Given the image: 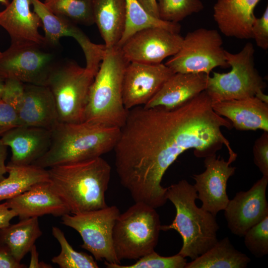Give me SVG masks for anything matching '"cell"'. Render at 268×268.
I'll return each instance as SVG.
<instances>
[{
  "instance_id": "45",
  "label": "cell",
  "mask_w": 268,
  "mask_h": 268,
  "mask_svg": "<svg viewBox=\"0 0 268 268\" xmlns=\"http://www.w3.org/2000/svg\"><path fill=\"white\" fill-rule=\"evenodd\" d=\"M1 55H2V53L0 52V57H1Z\"/></svg>"
},
{
  "instance_id": "27",
  "label": "cell",
  "mask_w": 268,
  "mask_h": 268,
  "mask_svg": "<svg viewBox=\"0 0 268 268\" xmlns=\"http://www.w3.org/2000/svg\"><path fill=\"white\" fill-rule=\"evenodd\" d=\"M125 0L126 15L125 28L118 47H120L134 34L144 29L162 28L179 33L181 25L179 23L164 21L150 15L137 0Z\"/></svg>"
},
{
  "instance_id": "17",
  "label": "cell",
  "mask_w": 268,
  "mask_h": 268,
  "mask_svg": "<svg viewBox=\"0 0 268 268\" xmlns=\"http://www.w3.org/2000/svg\"><path fill=\"white\" fill-rule=\"evenodd\" d=\"M16 114L18 126L51 130L59 122L54 96L46 85L24 83L23 98Z\"/></svg>"
},
{
  "instance_id": "6",
  "label": "cell",
  "mask_w": 268,
  "mask_h": 268,
  "mask_svg": "<svg viewBox=\"0 0 268 268\" xmlns=\"http://www.w3.org/2000/svg\"><path fill=\"white\" fill-rule=\"evenodd\" d=\"M156 208L135 202L120 213L113 230V244L117 259L138 260L155 250L161 231Z\"/></svg>"
},
{
  "instance_id": "29",
  "label": "cell",
  "mask_w": 268,
  "mask_h": 268,
  "mask_svg": "<svg viewBox=\"0 0 268 268\" xmlns=\"http://www.w3.org/2000/svg\"><path fill=\"white\" fill-rule=\"evenodd\" d=\"M43 3L53 13L74 23L86 26L94 23L92 0H45Z\"/></svg>"
},
{
  "instance_id": "40",
  "label": "cell",
  "mask_w": 268,
  "mask_h": 268,
  "mask_svg": "<svg viewBox=\"0 0 268 268\" xmlns=\"http://www.w3.org/2000/svg\"><path fill=\"white\" fill-rule=\"evenodd\" d=\"M7 148L1 139L0 138V182L4 178V175L7 173L6 165L5 161L7 157Z\"/></svg>"
},
{
  "instance_id": "36",
  "label": "cell",
  "mask_w": 268,
  "mask_h": 268,
  "mask_svg": "<svg viewBox=\"0 0 268 268\" xmlns=\"http://www.w3.org/2000/svg\"><path fill=\"white\" fill-rule=\"evenodd\" d=\"M252 38L260 48L268 49V6L260 18L256 17L252 27Z\"/></svg>"
},
{
  "instance_id": "13",
  "label": "cell",
  "mask_w": 268,
  "mask_h": 268,
  "mask_svg": "<svg viewBox=\"0 0 268 268\" xmlns=\"http://www.w3.org/2000/svg\"><path fill=\"white\" fill-rule=\"evenodd\" d=\"M234 161L228 158L225 161L216 154L204 158L205 170L199 174H193L198 198L201 202V207L216 216L224 210L229 199L227 194V184L235 172L236 167L231 164Z\"/></svg>"
},
{
  "instance_id": "33",
  "label": "cell",
  "mask_w": 268,
  "mask_h": 268,
  "mask_svg": "<svg viewBox=\"0 0 268 268\" xmlns=\"http://www.w3.org/2000/svg\"><path fill=\"white\" fill-rule=\"evenodd\" d=\"M246 247L255 257L261 258L268 254V215L251 227L245 234Z\"/></svg>"
},
{
  "instance_id": "39",
  "label": "cell",
  "mask_w": 268,
  "mask_h": 268,
  "mask_svg": "<svg viewBox=\"0 0 268 268\" xmlns=\"http://www.w3.org/2000/svg\"><path fill=\"white\" fill-rule=\"evenodd\" d=\"M15 216L16 213L8 207L5 202L0 203V229L9 225L10 220Z\"/></svg>"
},
{
  "instance_id": "14",
  "label": "cell",
  "mask_w": 268,
  "mask_h": 268,
  "mask_svg": "<svg viewBox=\"0 0 268 268\" xmlns=\"http://www.w3.org/2000/svg\"><path fill=\"white\" fill-rule=\"evenodd\" d=\"M174 73L165 64L130 62L124 73L122 96L128 110L145 105Z\"/></svg>"
},
{
  "instance_id": "20",
  "label": "cell",
  "mask_w": 268,
  "mask_h": 268,
  "mask_svg": "<svg viewBox=\"0 0 268 268\" xmlns=\"http://www.w3.org/2000/svg\"><path fill=\"white\" fill-rule=\"evenodd\" d=\"M261 0H217L213 18L224 35L240 39L252 38L254 11Z\"/></svg>"
},
{
  "instance_id": "34",
  "label": "cell",
  "mask_w": 268,
  "mask_h": 268,
  "mask_svg": "<svg viewBox=\"0 0 268 268\" xmlns=\"http://www.w3.org/2000/svg\"><path fill=\"white\" fill-rule=\"evenodd\" d=\"M24 92V83L14 78H6L1 100L11 106L16 112L22 101Z\"/></svg>"
},
{
  "instance_id": "24",
  "label": "cell",
  "mask_w": 268,
  "mask_h": 268,
  "mask_svg": "<svg viewBox=\"0 0 268 268\" xmlns=\"http://www.w3.org/2000/svg\"><path fill=\"white\" fill-rule=\"evenodd\" d=\"M6 178L0 182V201L14 198L25 192L33 186L49 182L48 170L34 165H6Z\"/></svg>"
},
{
  "instance_id": "41",
  "label": "cell",
  "mask_w": 268,
  "mask_h": 268,
  "mask_svg": "<svg viewBox=\"0 0 268 268\" xmlns=\"http://www.w3.org/2000/svg\"><path fill=\"white\" fill-rule=\"evenodd\" d=\"M31 260L29 268H52L51 265L44 262H39L38 259V253L34 245L30 250Z\"/></svg>"
},
{
  "instance_id": "7",
  "label": "cell",
  "mask_w": 268,
  "mask_h": 268,
  "mask_svg": "<svg viewBox=\"0 0 268 268\" xmlns=\"http://www.w3.org/2000/svg\"><path fill=\"white\" fill-rule=\"evenodd\" d=\"M227 62L231 67L226 73L213 72L207 77L205 91L212 103L256 97L268 103L264 93L266 83L255 67V49L247 43L238 53L225 50Z\"/></svg>"
},
{
  "instance_id": "1",
  "label": "cell",
  "mask_w": 268,
  "mask_h": 268,
  "mask_svg": "<svg viewBox=\"0 0 268 268\" xmlns=\"http://www.w3.org/2000/svg\"><path fill=\"white\" fill-rule=\"evenodd\" d=\"M205 91L174 109L137 106L128 111L114 148L120 183L134 202L155 208L167 202L161 183L168 168L184 151L198 158L216 154L223 145L236 158L222 129L233 128L216 113Z\"/></svg>"
},
{
  "instance_id": "44",
  "label": "cell",
  "mask_w": 268,
  "mask_h": 268,
  "mask_svg": "<svg viewBox=\"0 0 268 268\" xmlns=\"http://www.w3.org/2000/svg\"><path fill=\"white\" fill-rule=\"evenodd\" d=\"M0 2L6 6H7L9 3L8 0H0Z\"/></svg>"
},
{
  "instance_id": "37",
  "label": "cell",
  "mask_w": 268,
  "mask_h": 268,
  "mask_svg": "<svg viewBox=\"0 0 268 268\" xmlns=\"http://www.w3.org/2000/svg\"><path fill=\"white\" fill-rule=\"evenodd\" d=\"M18 126L15 110L9 104L0 100V136Z\"/></svg>"
},
{
  "instance_id": "32",
  "label": "cell",
  "mask_w": 268,
  "mask_h": 268,
  "mask_svg": "<svg viewBox=\"0 0 268 268\" xmlns=\"http://www.w3.org/2000/svg\"><path fill=\"white\" fill-rule=\"evenodd\" d=\"M187 263L186 258L179 254L164 257L155 251L142 257L135 263L130 265H121L106 261L104 262L107 268H185Z\"/></svg>"
},
{
  "instance_id": "11",
  "label": "cell",
  "mask_w": 268,
  "mask_h": 268,
  "mask_svg": "<svg viewBox=\"0 0 268 268\" xmlns=\"http://www.w3.org/2000/svg\"><path fill=\"white\" fill-rule=\"evenodd\" d=\"M47 46L36 44H11L0 57V75L24 83L46 85L57 64L54 54Z\"/></svg>"
},
{
  "instance_id": "4",
  "label": "cell",
  "mask_w": 268,
  "mask_h": 268,
  "mask_svg": "<svg viewBox=\"0 0 268 268\" xmlns=\"http://www.w3.org/2000/svg\"><path fill=\"white\" fill-rule=\"evenodd\" d=\"M166 197L174 204L176 215L170 224L161 225V230L177 231L183 240L178 254L193 260L218 241L219 227L215 216L196 205L197 191L185 179L167 187Z\"/></svg>"
},
{
  "instance_id": "5",
  "label": "cell",
  "mask_w": 268,
  "mask_h": 268,
  "mask_svg": "<svg viewBox=\"0 0 268 268\" xmlns=\"http://www.w3.org/2000/svg\"><path fill=\"white\" fill-rule=\"evenodd\" d=\"M120 48L107 49L91 85L84 121L121 128L128 111L122 96L124 73L129 64Z\"/></svg>"
},
{
  "instance_id": "3",
  "label": "cell",
  "mask_w": 268,
  "mask_h": 268,
  "mask_svg": "<svg viewBox=\"0 0 268 268\" xmlns=\"http://www.w3.org/2000/svg\"><path fill=\"white\" fill-rule=\"evenodd\" d=\"M51 131L48 150L33 164L45 169L101 157L114 149L120 133V128L85 121L59 122Z\"/></svg>"
},
{
  "instance_id": "30",
  "label": "cell",
  "mask_w": 268,
  "mask_h": 268,
  "mask_svg": "<svg viewBox=\"0 0 268 268\" xmlns=\"http://www.w3.org/2000/svg\"><path fill=\"white\" fill-rule=\"evenodd\" d=\"M52 234L61 246L60 254L52 262L61 268H98L94 257L83 252L74 250L67 241L64 232L56 226L52 227Z\"/></svg>"
},
{
  "instance_id": "31",
  "label": "cell",
  "mask_w": 268,
  "mask_h": 268,
  "mask_svg": "<svg viewBox=\"0 0 268 268\" xmlns=\"http://www.w3.org/2000/svg\"><path fill=\"white\" fill-rule=\"evenodd\" d=\"M158 16L164 21L178 23L203 9L200 0H156Z\"/></svg>"
},
{
  "instance_id": "19",
  "label": "cell",
  "mask_w": 268,
  "mask_h": 268,
  "mask_svg": "<svg viewBox=\"0 0 268 268\" xmlns=\"http://www.w3.org/2000/svg\"><path fill=\"white\" fill-rule=\"evenodd\" d=\"M31 0H12L0 11V26L9 34L12 44H36L46 45L39 32L41 21L30 10Z\"/></svg>"
},
{
  "instance_id": "35",
  "label": "cell",
  "mask_w": 268,
  "mask_h": 268,
  "mask_svg": "<svg viewBox=\"0 0 268 268\" xmlns=\"http://www.w3.org/2000/svg\"><path fill=\"white\" fill-rule=\"evenodd\" d=\"M253 153L255 164L263 176L268 177V132L264 131L255 140Z\"/></svg>"
},
{
  "instance_id": "18",
  "label": "cell",
  "mask_w": 268,
  "mask_h": 268,
  "mask_svg": "<svg viewBox=\"0 0 268 268\" xmlns=\"http://www.w3.org/2000/svg\"><path fill=\"white\" fill-rule=\"evenodd\" d=\"M5 202L20 219L46 214L62 216L70 213L64 202L52 190L49 182L37 184Z\"/></svg>"
},
{
  "instance_id": "16",
  "label": "cell",
  "mask_w": 268,
  "mask_h": 268,
  "mask_svg": "<svg viewBox=\"0 0 268 268\" xmlns=\"http://www.w3.org/2000/svg\"><path fill=\"white\" fill-rule=\"evenodd\" d=\"M0 139L11 148L12 155L8 163L18 166L29 165L48 150L51 142V131L19 125L8 131Z\"/></svg>"
},
{
  "instance_id": "12",
  "label": "cell",
  "mask_w": 268,
  "mask_h": 268,
  "mask_svg": "<svg viewBox=\"0 0 268 268\" xmlns=\"http://www.w3.org/2000/svg\"><path fill=\"white\" fill-rule=\"evenodd\" d=\"M183 38L179 33L164 28H149L136 32L119 48L129 63L157 64L176 54Z\"/></svg>"
},
{
  "instance_id": "22",
  "label": "cell",
  "mask_w": 268,
  "mask_h": 268,
  "mask_svg": "<svg viewBox=\"0 0 268 268\" xmlns=\"http://www.w3.org/2000/svg\"><path fill=\"white\" fill-rule=\"evenodd\" d=\"M208 76L204 73H174L143 106L167 109L179 107L205 90Z\"/></svg>"
},
{
  "instance_id": "9",
  "label": "cell",
  "mask_w": 268,
  "mask_h": 268,
  "mask_svg": "<svg viewBox=\"0 0 268 268\" xmlns=\"http://www.w3.org/2000/svg\"><path fill=\"white\" fill-rule=\"evenodd\" d=\"M223 40L215 29L201 28L187 33L178 52L165 64L174 73H204L228 67Z\"/></svg>"
},
{
  "instance_id": "42",
  "label": "cell",
  "mask_w": 268,
  "mask_h": 268,
  "mask_svg": "<svg viewBox=\"0 0 268 268\" xmlns=\"http://www.w3.org/2000/svg\"><path fill=\"white\" fill-rule=\"evenodd\" d=\"M137 0L148 13L154 17L159 18L156 0Z\"/></svg>"
},
{
  "instance_id": "25",
  "label": "cell",
  "mask_w": 268,
  "mask_h": 268,
  "mask_svg": "<svg viewBox=\"0 0 268 268\" xmlns=\"http://www.w3.org/2000/svg\"><path fill=\"white\" fill-rule=\"evenodd\" d=\"M42 235L38 217H30L0 229V242L6 245L15 259L21 262Z\"/></svg>"
},
{
  "instance_id": "23",
  "label": "cell",
  "mask_w": 268,
  "mask_h": 268,
  "mask_svg": "<svg viewBox=\"0 0 268 268\" xmlns=\"http://www.w3.org/2000/svg\"><path fill=\"white\" fill-rule=\"evenodd\" d=\"M94 23L97 25L106 48L118 47L126 21L125 0H92Z\"/></svg>"
},
{
  "instance_id": "2",
  "label": "cell",
  "mask_w": 268,
  "mask_h": 268,
  "mask_svg": "<svg viewBox=\"0 0 268 268\" xmlns=\"http://www.w3.org/2000/svg\"><path fill=\"white\" fill-rule=\"evenodd\" d=\"M47 170L52 190L64 202L70 214L107 206L105 194L111 167L101 157L57 165Z\"/></svg>"
},
{
  "instance_id": "38",
  "label": "cell",
  "mask_w": 268,
  "mask_h": 268,
  "mask_svg": "<svg viewBox=\"0 0 268 268\" xmlns=\"http://www.w3.org/2000/svg\"><path fill=\"white\" fill-rule=\"evenodd\" d=\"M26 266L18 262L5 244L0 242V268H25Z\"/></svg>"
},
{
  "instance_id": "15",
  "label": "cell",
  "mask_w": 268,
  "mask_h": 268,
  "mask_svg": "<svg viewBox=\"0 0 268 268\" xmlns=\"http://www.w3.org/2000/svg\"><path fill=\"white\" fill-rule=\"evenodd\" d=\"M268 177L262 176L246 191H240L224 209V216L230 231L243 237L253 225L268 215L266 190Z\"/></svg>"
},
{
  "instance_id": "28",
  "label": "cell",
  "mask_w": 268,
  "mask_h": 268,
  "mask_svg": "<svg viewBox=\"0 0 268 268\" xmlns=\"http://www.w3.org/2000/svg\"><path fill=\"white\" fill-rule=\"evenodd\" d=\"M34 12L43 25L46 44L57 46L61 38L70 36L75 39L81 29L75 23L51 12L40 0H31Z\"/></svg>"
},
{
  "instance_id": "21",
  "label": "cell",
  "mask_w": 268,
  "mask_h": 268,
  "mask_svg": "<svg viewBox=\"0 0 268 268\" xmlns=\"http://www.w3.org/2000/svg\"><path fill=\"white\" fill-rule=\"evenodd\" d=\"M211 106L237 130L268 132V103L256 97L213 102Z\"/></svg>"
},
{
  "instance_id": "8",
  "label": "cell",
  "mask_w": 268,
  "mask_h": 268,
  "mask_svg": "<svg viewBox=\"0 0 268 268\" xmlns=\"http://www.w3.org/2000/svg\"><path fill=\"white\" fill-rule=\"evenodd\" d=\"M95 75L69 62L54 67L46 86L54 96L59 122H83L91 85Z\"/></svg>"
},
{
  "instance_id": "43",
  "label": "cell",
  "mask_w": 268,
  "mask_h": 268,
  "mask_svg": "<svg viewBox=\"0 0 268 268\" xmlns=\"http://www.w3.org/2000/svg\"><path fill=\"white\" fill-rule=\"evenodd\" d=\"M5 80V79L3 77L0 75V100H1L3 92Z\"/></svg>"
},
{
  "instance_id": "10",
  "label": "cell",
  "mask_w": 268,
  "mask_h": 268,
  "mask_svg": "<svg viewBox=\"0 0 268 268\" xmlns=\"http://www.w3.org/2000/svg\"><path fill=\"white\" fill-rule=\"evenodd\" d=\"M120 214L116 205L62 216V223L76 230L80 235L81 248L87 250L95 260L121 264L113 244V230Z\"/></svg>"
},
{
  "instance_id": "26",
  "label": "cell",
  "mask_w": 268,
  "mask_h": 268,
  "mask_svg": "<svg viewBox=\"0 0 268 268\" xmlns=\"http://www.w3.org/2000/svg\"><path fill=\"white\" fill-rule=\"evenodd\" d=\"M251 261L225 237L204 254L187 263L185 268H245Z\"/></svg>"
}]
</instances>
